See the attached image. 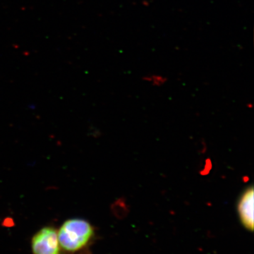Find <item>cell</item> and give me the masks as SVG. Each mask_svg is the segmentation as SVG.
<instances>
[{
  "label": "cell",
  "instance_id": "6da1fadb",
  "mask_svg": "<svg viewBox=\"0 0 254 254\" xmlns=\"http://www.w3.org/2000/svg\"><path fill=\"white\" fill-rule=\"evenodd\" d=\"M58 233L61 249L73 253L85 248L94 237L95 231L89 222L73 218L64 222Z\"/></svg>",
  "mask_w": 254,
  "mask_h": 254
},
{
  "label": "cell",
  "instance_id": "7a4b0ae2",
  "mask_svg": "<svg viewBox=\"0 0 254 254\" xmlns=\"http://www.w3.org/2000/svg\"><path fill=\"white\" fill-rule=\"evenodd\" d=\"M33 254H61L58 230L53 227H44L32 237Z\"/></svg>",
  "mask_w": 254,
  "mask_h": 254
},
{
  "label": "cell",
  "instance_id": "3957f363",
  "mask_svg": "<svg viewBox=\"0 0 254 254\" xmlns=\"http://www.w3.org/2000/svg\"><path fill=\"white\" fill-rule=\"evenodd\" d=\"M254 193L253 187L247 189L241 196L237 205L242 225L251 232L254 230Z\"/></svg>",
  "mask_w": 254,
  "mask_h": 254
}]
</instances>
